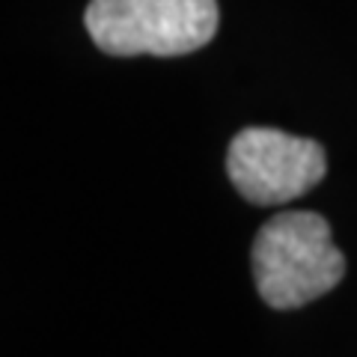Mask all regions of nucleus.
<instances>
[{"instance_id":"obj_1","label":"nucleus","mask_w":357,"mask_h":357,"mask_svg":"<svg viewBox=\"0 0 357 357\" xmlns=\"http://www.w3.org/2000/svg\"><path fill=\"white\" fill-rule=\"evenodd\" d=\"M253 280L268 307L292 310L328 295L345 277L331 223L316 211H283L265 223L250 250Z\"/></svg>"},{"instance_id":"obj_2","label":"nucleus","mask_w":357,"mask_h":357,"mask_svg":"<svg viewBox=\"0 0 357 357\" xmlns=\"http://www.w3.org/2000/svg\"><path fill=\"white\" fill-rule=\"evenodd\" d=\"M218 0H89L84 24L110 57H182L218 33Z\"/></svg>"},{"instance_id":"obj_3","label":"nucleus","mask_w":357,"mask_h":357,"mask_svg":"<svg viewBox=\"0 0 357 357\" xmlns=\"http://www.w3.org/2000/svg\"><path fill=\"white\" fill-rule=\"evenodd\" d=\"M325 149L280 128H241L227 149V173L253 206H280L304 197L325 178Z\"/></svg>"}]
</instances>
